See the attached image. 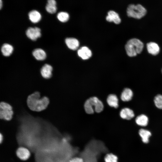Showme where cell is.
<instances>
[{
	"mask_svg": "<svg viewBox=\"0 0 162 162\" xmlns=\"http://www.w3.org/2000/svg\"><path fill=\"white\" fill-rule=\"evenodd\" d=\"M139 134L144 143H147L149 142V138L152 135L150 131L146 129L141 128L139 130Z\"/></svg>",
	"mask_w": 162,
	"mask_h": 162,
	"instance_id": "2e32d148",
	"label": "cell"
},
{
	"mask_svg": "<svg viewBox=\"0 0 162 162\" xmlns=\"http://www.w3.org/2000/svg\"><path fill=\"white\" fill-rule=\"evenodd\" d=\"M16 154L17 157L22 160H26L30 156V152L27 148L23 147H20L16 150Z\"/></svg>",
	"mask_w": 162,
	"mask_h": 162,
	"instance_id": "52a82bcc",
	"label": "cell"
},
{
	"mask_svg": "<svg viewBox=\"0 0 162 162\" xmlns=\"http://www.w3.org/2000/svg\"><path fill=\"white\" fill-rule=\"evenodd\" d=\"M86 112L89 114H92L94 111L97 113L101 112L104 106L102 102L96 97H91L86 100L84 104Z\"/></svg>",
	"mask_w": 162,
	"mask_h": 162,
	"instance_id": "7a4b0ae2",
	"label": "cell"
},
{
	"mask_svg": "<svg viewBox=\"0 0 162 162\" xmlns=\"http://www.w3.org/2000/svg\"><path fill=\"white\" fill-rule=\"evenodd\" d=\"M65 42L69 49L73 50L77 49L79 45L78 40L74 38H67L65 40Z\"/></svg>",
	"mask_w": 162,
	"mask_h": 162,
	"instance_id": "5bb4252c",
	"label": "cell"
},
{
	"mask_svg": "<svg viewBox=\"0 0 162 162\" xmlns=\"http://www.w3.org/2000/svg\"><path fill=\"white\" fill-rule=\"evenodd\" d=\"M121 117L123 119L130 120L134 116V114L132 110L126 107L122 109L120 112Z\"/></svg>",
	"mask_w": 162,
	"mask_h": 162,
	"instance_id": "9c48e42d",
	"label": "cell"
},
{
	"mask_svg": "<svg viewBox=\"0 0 162 162\" xmlns=\"http://www.w3.org/2000/svg\"><path fill=\"white\" fill-rule=\"evenodd\" d=\"M50 101L46 96L40 98V93L38 92L29 95L27 99V105L29 109L34 111L40 112L45 110Z\"/></svg>",
	"mask_w": 162,
	"mask_h": 162,
	"instance_id": "6da1fadb",
	"label": "cell"
},
{
	"mask_svg": "<svg viewBox=\"0 0 162 162\" xmlns=\"http://www.w3.org/2000/svg\"><path fill=\"white\" fill-rule=\"evenodd\" d=\"M118 157L116 155L110 153L106 154L104 157L105 162H118Z\"/></svg>",
	"mask_w": 162,
	"mask_h": 162,
	"instance_id": "7402d4cb",
	"label": "cell"
},
{
	"mask_svg": "<svg viewBox=\"0 0 162 162\" xmlns=\"http://www.w3.org/2000/svg\"><path fill=\"white\" fill-rule=\"evenodd\" d=\"M106 19L108 22H113L116 24L119 23L121 21L118 14L113 10H110L108 12Z\"/></svg>",
	"mask_w": 162,
	"mask_h": 162,
	"instance_id": "8fae6325",
	"label": "cell"
},
{
	"mask_svg": "<svg viewBox=\"0 0 162 162\" xmlns=\"http://www.w3.org/2000/svg\"><path fill=\"white\" fill-rule=\"evenodd\" d=\"M28 15L30 20L34 23H36L39 22L41 17L40 13L35 10L30 11Z\"/></svg>",
	"mask_w": 162,
	"mask_h": 162,
	"instance_id": "e0dca14e",
	"label": "cell"
},
{
	"mask_svg": "<svg viewBox=\"0 0 162 162\" xmlns=\"http://www.w3.org/2000/svg\"><path fill=\"white\" fill-rule=\"evenodd\" d=\"M67 162H84V160L82 158L76 157L70 159Z\"/></svg>",
	"mask_w": 162,
	"mask_h": 162,
	"instance_id": "d4e9b609",
	"label": "cell"
},
{
	"mask_svg": "<svg viewBox=\"0 0 162 162\" xmlns=\"http://www.w3.org/2000/svg\"><path fill=\"white\" fill-rule=\"evenodd\" d=\"M108 105L110 106L117 108L118 106V100L117 96L113 94L109 95L106 99Z\"/></svg>",
	"mask_w": 162,
	"mask_h": 162,
	"instance_id": "9a60e30c",
	"label": "cell"
},
{
	"mask_svg": "<svg viewBox=\"0 0 162 162\" xmlns=\"http://www.w3.org/2000/svg\"><path fill=\"white\" fill-rule=\"evenodd\" d=\"M0 143H1L3 140V136L2 134H0Z\"/></svg>",
	"mask_w": 162,
	"mask_h": 162,
	"instance_id": "484cf974",
	"label": "cell"
},
{
	"mask_svg": "<svg viewBox=\"0 0 162 162\" xmlns=\"http://www.w3.org/2000/svg\"><path fill=\"white\" fill-rule=\"evenodd\" d=\"M77 53L79 56L84 60L88 59L92 55L91 50L85 46H83L79 49Z\"/></svg>",
	"mask_w": 162,
	"mask_h": 162,
	"instance_id": "30bf717a",
	"label": "cell"
},
{
	"mask_svg": "<svg viewBox=\"0 0 162 162\" xmlns=\"http://www.w3.org/2000/svg\"><path fill=\"white\" fill-rule=\"evenodd\" d=\"M133 95V91L130 88H125L121 93V99L123 101H128L132 99Z\"/></svg>",
	"mask_w": 162,
	"mask_h": 162,
	"instance_id": "4fadbf2b",
	"label": "cell"
},
{
	"mask_svg": "<svg viewBox=\"0 0 162 162\" xmlns=\"http://www.w3.org/2000/svg\"><path fill=\"white\" fill-rule=\"evenodd\" d=\"M154 103L156 106L160 109H162V95L158 94L154 98Z\"/></svg>",
	"mask_w": 162,
	"mask_h": 162,
	"instance_id": "cb8c5ba5",
	"label": "cell"
},
{
	"mask_svg": "<svg viewBox=\"0 0 162 162\" xmlns=\"http://www.w3.org/2000/svg\"><path fill=\"white\" fill-rule=\"evenodd\" d=\"M40 28L37 27H29L27 30L26 34L27 37L33 40H36L41 35Z\"/></svg>",
	"mask_w": 162,
	"mask_h": 162,
	"instance_id": "8992f818",
	"label": "cell"
},
{
	"mask_svg": "<svg viewBox=\"0 0 162 162\" xmlns=\"http://www.w3.org/2000/svg\"><path fill=\"white\" fill-rule=\"evenodd\" d=\"M58 19L61 22H65L69 20V16L68 13L65 12H61L57 15Z\"/></svg>",
	"mask_w": 162,
	"mask_h": 162,
	"instance_id": "603a6c76",
	"label": "cell"
},
{
	"mask_svg": "<svg viewBox=\"0 0 162 162\" xmlns=\"http://www.w3.org/2000/svg\"><path fill=\"white\" fill-rule=\"evenodd\" d=\"M56 2L55 0H48L46 6V10L51 14L55 13L57 10Z\"/></svg>",
	"mask_w": 162,
	"mask_h": 162,
	"instance_id": "44dd1931",
	"label": "cell"
},
{
	"mask_svg": "<svg viewBox=\"0 0 162 162\" xmlns=\"http://www.w3.org/2000/svg\"><path fill=\"white\" fill-rule=\"evenodd\" d=\"M2 2L1 0H0V8L1 9L2 7Z\"/></svg>",
	"mask_w": 162,
	"mask_h": 162,
	"instance_id": "4316f807",
	"label": "cell"
},
{
	"mask_svg": "<svg viewBox=\"0 0 162 162\" xmlns=\"http://www.w3.org/2000/svg\"><path fill=\"white\" fill-rule=\"evenodd\" d=\"M147 48L148 52L154 55L158 54L160 51V47L158 44L153 42L147 43Z\"/></svg>",
	"mask_w": 162,
	"mask_h": 162,
	"instance_id": "7c38bea8",
	"label": "cell"
},
{
	"mask_svg": "<svg viewBox=\"0 0 162 162\" xmlns=\"http://www.w3.org/2000/svg\"><path fill=\"white\" fill-rule=\"evenodd\" d=\"M53 68L52 66L48 64H44L40 70V74L44 78L48 79L52 76Z\"/></svg>",
	"mask_w": 162,
	"mask_h": 162,
	"instance_id": "ba28073f",
	"label": "cell"
},
{
	"mask_svg": "<svg viewBox=\"0 0 162 162\" xmlns=\"http://www.w3.org/2000/svg\"><path fill=\"white\" fill-rule=\"evenodd\" d=\"M146 12V8L139 4H130L127 9V13L128 16L137 19H140L144 16Z\"/></svg>",
	"mask_w": 162,
	"mask_h": 162,
	"instance_id": "277c9868",
	"label": "cell"
},
{
	"mask_svg": "<svg viewBox=\"0 0 162 162\" xmlns=\"http://www.w3.org/2000/svg\"><path fill=\"white\" fill-rule=\"evenodd\" d=\"M13 48L11 45L5 43L2 46L1 50L3 55L5 56H10L12 53Z\"/></svg>",
	"mask_w": 162,
	"mask_h": 162,
	"instance_id": "ffe728a7",
	"label": "cell"
},
{
	"mask_svg": "<svg viewBox=\"0 0 162 162\" xmlns=\"http://www.w3.org/2000/svg\"><path fill=\"white\" fill-rule=\"evenodd\" d=\"M135 122L138 125L140 126L145 127L148 124V118L146 115L141 114L136 118Z\"/></svg>",
	"mask_w": 162,
	"mask_h": 162,
	"instance_id": "ac0fdd59",
	"label": "cell"
},
{
	"mask_svg": "<svg viewBox=\"0 0 162 162\" xmlns=\"http://www.w3.org/2000/svg\"><path fill=\"white\" fill-rule=\"evenodd\" d=\"M32 55L37 60H43L45 59L46 54L43 50L37 48L34 50L32 52Z\"/></svg>",
	"mask_w": 162,
	"mask_h": 162,
	"instance_id": "d6986e66",
	"label": "cell"
},
{
	"mask_svg": "<svg viewBox=\"0 0 162 162\" xmlns=\"http://www.w3.org/2000/svg\"><path fill=\"white\" fill-rule=\"evenodd\" d=\"M14 112L12 106L9 104L2 102L0 104V118L6 121L10 120L12 118Z\"/></svg>",
	"mask_w": 162,
	"mask_h": 162,
	"instance_id": "5b68a950",
	"label": "cell"
},
{
	"mask_svg": "<svg viewBox=\"0 0 162 162\" xmlns=\"http://www.w3.org/2000/svg\"><path fill=\"white\" fill-rule=\"evenodd\" d=\"M161 72H162V69H161Z\"/></svg>",
	"mask_w": 162,
	"mask_h": 162,
	"instance_id": "83f0119b",
	"label": "cell"
},
{
	"mask_svg": "<svg viewBox=\"0 0 162 162\" xmlns=\"http://www.w3.org/2000/svg\"><path fill=\"white\" fill-rule=\"evenodd\" d=\"M144 45L139 39L132 38L129 40L125 45V49L127 55L133 57L140 53L142 51Z\"/></svg>",
	"mask_w": 162,
	"mask_h": 162,
	"instance_id": "3957f363",
	"label": "cell"
}]
</instances>
